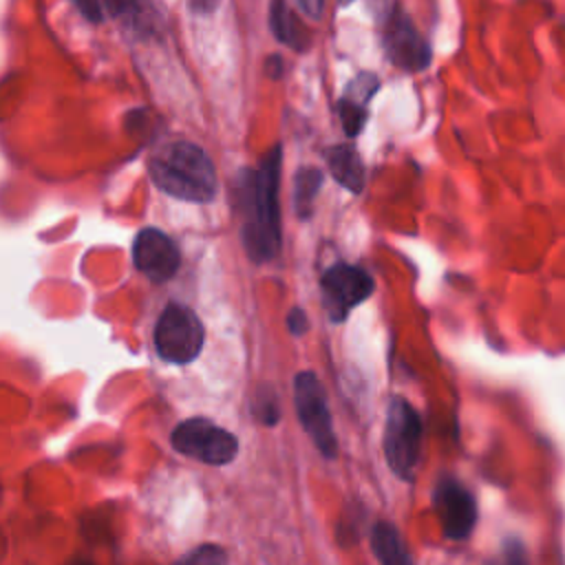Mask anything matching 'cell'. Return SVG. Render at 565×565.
<instances>
[{"mask_svg":"<svg viewBox=\"0 0 565 565\" xmlns=\"http://www.w3.org/2000/svg\"><path fill=\"white\" fill-rule=\"evenodd\" d=\"M322 302L331 318V322H342L360 302H364L373 294V278L358 265L335 263L331 265L322 278Z\"/></svg>","mask_w":565,"mask_h":565,"instance_id":"7","label":"cell"},{"mask_svg":"<svg viewBox=\"0 0 565 565\" xmlns=\"http://www.w3.org/2000/svg\"><path fill=\"white\" fill-rule=\"evenodd\" d=\"M371 547L380 565H415L399 530L388 521H377L371 532Z\"/></svg>","mask_w":565,"mask_h":565,"instance_id":"12","label":"cell"},{"mask_svg":"<svg viewBox=\"0 0 565 565\" xmlns=\"http://www.w3.org/2000/svg\"><path fill=\"white\" fill-rule=\"evenodd\" d=\"M287 327H289V331H291L294 335H302V333L307 331V327H309V320H307L305 311L298 309V307L291 309L289 316H287Z\"/></svg>","mask_w":565,"mask_h":565,"instance_id":"21","label":"cell"},{"mask_svg":"<svg viewBox=\"0 0 565 565\" xmlns=\"http://www.w3.org/2000/svg\"><path fill=\"white\" fill-rule=\"evenodd\" d=\"M68 565H93V563H88V561H73V563H68Z\"/></svg>","mask_w":565,"mask_h":565,"instance_id":"25","label":"cell"},{"mask_svg":"<svg viewBox=\"0 0 565 565\" xmlns=\"http://www.w3.org/2000/svg\"><path fill=\"white\" fill-rule=\"evenodd\" d=\"M340 4H349V2H353V0H338Z\"/></svg>","mask_w":565,"mask_h":565,"instance_id":"26","label":"cell"},{"mask_svg":"<svg viewBox=\"0 0 565 565\" xmlns=\"http://www.w3.org/2000/svg\"><path fill=\"white\" fill-rule=\"evenodd\" d=\"M338 113H340L342 128H344V132H347L349 137H355V135L364 128V121H366V117H369L366 106L355 104V102H351V99H347V97L340 99Z\"/></svg>","mask_w":565,"mask_h":565,"instance_id":"15","label":"cell"},{"mask_svg":"<svg viewBox=\"0 0 565 565\" xmlns=\"http://www.w3.org/2000/svg\"><path fill=\"white\" fill-rule=\"evenodd\" d=\"M269 26L271 33L287 46L294 49H305V35H302V26L298 24V20L294 18V13L287 9V4L282 0H271V9H269Z\"/></svg>","mask_w":565,"mask_h":565,"instance_id":"13","label":"cell"},{"mask_svg":"<svg viewBox=\"0 0 565 565\" xmlns=\"http://www.w3.org/2000/svg\"><path fill=\"white\" fill-rule=\"evenodd\" d=\"M382 42L391 64H395L402 71H424L433 60L428 40L417 31L413 20L404 13L399 4H393L384 20Z\"/></svg>","mask_w":565,"mask_h":565,"instance_id":"8","label":"cell"},{"mask_svg":"<svg viewBox=\"0 0 565 565\" xmlns=\"http://www.w3.org/2000/svg\"><path fill=\"white\" fill-rule=\"evenodd\" d=\"M254 417L260 419L263 424H274L278 419V408H276V395H254Z\"/></svg>","mask_w":565,"mask_h":565,"instance_id":"19","label":"cell"},{"mask_svg":"<svg viewBox=\"0 0 565 565\" xmlns=\"http://www.w3.org/2000/svg\"><path fill=\"white\" fill-rule=\"evenodd\" d=\"M135 267L154 282L172 278L181 265L177 243L157 227H146L132 243Z\"/></svg>","mask_w":565,"mask_h":565,"instance_id":"10","label":"cell"},{"mask_svg":"<svg viewBox=\"0 0 565 565\" xmlns=\"http://www.w3.org/2000/svg\"><path fill=\"white\" fill-rule=\"evenodd\" d=\"M433 508L441 532L450 541L470 536L477 523V503L470 490L452 477H441L433 490Z\"/></svg>","mask_w":565,"mask_h":565,"instance_id":"9","label":"cell"},{"mask_svg":"<svg viewBox=\"0 0 565 565\" xmlns=\"http://www.w3.org/2000/svg\"><path fill=\"white\" fill-rule=\"evenodd\" d=\"M280 146H274L258 170H243L238 179V201L243 212V245L254 263L274 258L280 249Z\"/></svg>","mask_w":565,"mask_h":565,"instance_id":"1","label":"cell"},{"mask_svg":"<svg viewBox=\"0 0 565 565\" xmlns=\"http://www.w3.org/2000/svg\"><path fill=\"white\" fill-rule=\"evenodd\" d=\"M322 172L318 168H302L294 181V207L300 218H307L313 207V199L322 185Z\"/></svg>","mask_w":565,"mask_h":565,"instance_id":"14","label":"cell"},{"mask_svg":"<svg viewBox=\"0 0 565 565\" xmlns=\"http://www.w3.org/2000/svg\"><path fill=\"white\" fill-rule=\"evenodd\" d=\"M377 88H380V79H377L373 73H360V75L347 86L344 97L351 99V102H355V104L366 106L369 99L377 93Z\"/></svg>","mask_w":565,"mask_h":565,"instance_id":"17","label":"cell"},{"mask_svg":"<svg viewBox=\"0 0 565 565\" xmlns=\"http://www.w3.org/2000/svg\"><path fill=\"white\" fill-rule=\"evenodd\" d=\"M148 172L152 183L181 201L207 203L216 194V172L207 152L192 141H168L159 146Z\"/></svg>","mask_w":565,"mask_h":565,"instance_id":"2","label":"cell"},{"mask_svg":"<svg viewBox=\"0 0 565 565\" xmlns=\"http://www.w3.org/2000/svg\"><path fill=\"white\" fill-rule=\"evenodd\" d=\"M280 71H282V60L278 55H271L267 60V75L269 77H280Z\"/></svg>","mask_w":565,"mask_h":565,"instance_id":"24","label":"cell"},{"mask_svg":"<svg viewBox=\"0 0 565 565\" xmlns=\"http://www.w3.org/2000/svg\"><path fill=\"white\" fill-rule=\"evenodd\" d=\"M205 331L192 309L170 302L154 327V349L170 364H188L203 349Z\"/></svg>","mask_w":565,"mask_h":565,"instance_id":"4","label":"cell"},{"mask_svg":"<svg viewBox=\"0 0 565 565\" xmlns=\"http://www.w3.org/2000/svg\"><path fill=\"white\" fill-rule=\"evenodd\" d=\"M174 565H227V554L218 545H199L181 556Z\"/></svg>","mask_w":565,"mask_h":565,"instance_id":"16","label":"cell"},{"mask_svg":"<svg viewBox=\"0 0 565 565\" xmlns=\"http://www.w3.org/2000/svg\"><path fill=\"white\" fill-rule=\"evenodd\" d=\"M170 441L177 452L210 466L230 463L238 452V439L230 430L203 417L181 422L172 430Z\"/></svg>","mask_w":565,"mask_h":565,"instance_id":"6","label":"cell"},{"mask_svg":"<svg viewBox=\"0 0 565 565\" xmlns=\"http://www.w3.org/2000/svg\"><path fill=\"white\" fill-rule=\"evenodd\" d=\"M75 7L88 18L90 22H102L104 20V4L106 0H73Z\"/></svg>","mask_w":565,"mask_h":565,"instance_id":"20","label":"cell"},{"mask_svg":"<svg viewBox=\"0 0 565 565\" xmlns=\"http://www.w3.org/2000/svg\"><path fill=\"white\" fill-rule=\"evenodd\" d=\"M294 402H296V413L305 433L311 437L316 448L327 459H333L338 455V439L333 433L327 393L313 371H302L296 375Z\"/></svg>","mask_w":565,"mask_h":565,"instance_id":"5","label":"cell"},{"mask_svg":"<svg viewBox=\"0 0 565 565\" xmlns=\"http://www.w3.org/2000/svg\"><path fill=\"white\" fill-rule=\"evenodd\" d=\"M327 166L331 177L347 188L353 194H360L364 190V163L358 154V150L349 143H340L327 150Z\"/></svg>","mask_w":565,"mask_h":565,"instance_id":"11","label":"cell"},{"mask_svg":"<svg viewBox=\"0 0 565 565\" xmlns=\"http://www.w3.org/2000/svg\"><path fill=\"white\" fill-rule=\"evenodd\" d=\"M384 457L402 481H413L422 455V419L402 397H393L384 424Z\"/></svg>","mask_w":565,"mask_h":565,"instance_id":"3","label":"cell"},{"mask_svg":"<svg viewBox=\"0 0 565 565\" xmlns=\"http://www.w3.org/2000/svg\"><path fill=\"white\" fill-rule=\"evenodd\" d=\"M218 2H221V0H190L192 9L199 11V13H210V11H214V9L218 7Z\"/></svg>","mask_w":565,"mask_h":565,"instance_id":"23","label":"cell"},{"mask_svg":"<svg viewBox=\"0 0 565 565\" xmlns=\"http://www.w3.org/2000/svg\"><path fill=\"white\" fill-rule=\"evenodd\" d=\"M486 565H527V552L521 541L510 539Z\"/></svg>","mask_w":565,"mask_h":565,"instance_id":"18","label":"cell"},{"mask_svg":"<svg viewBox=\"0 0 565 565\" xmlns=\"http://www.w3.org/2000/svg\"><path fill=\"white\" fill-rule=\"evenodd\" d=\"M298 4L313 20H318L322 15V11H324V0H298Z\"/></svg>","mask_w":565,"mask_h":565,"instance_id":"22","label":"cell"}]
</instances>
